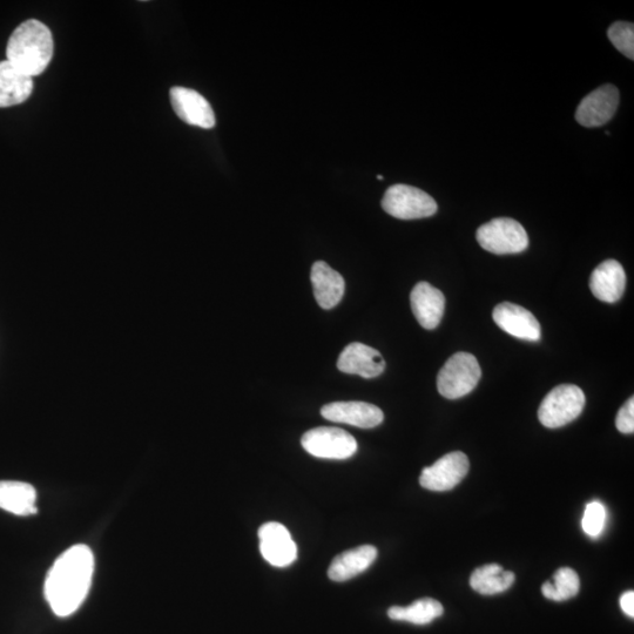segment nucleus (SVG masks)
<instances>
[{
  "instance_id": "f257e3e1",
  "label": "nucleus",
  "mask_w": 634,
  "mask_h": 634,
  "mask_svg": "<svg viewBox=\"0 0 634 634\" xmlns=\"http://www.w3.org/2000/svg\"><path fill=\"white\" fill-rule=\"evenodd\" d=\"M93 572V553L83 544L72 546L53 564L45 582V597L58 617H69L82 606Z\"/></svg>"
},
{
  "instance_id": "f03ea898",
  "label": "nucleus",
  "mask_w": 634,
  "mask_h": 634,
  "mask_svg": "<svg viewBox=\"0 0 634 634\" xmlns=\"http://www.w3.org/2000/svg\"><path fill=\"white\" fill-rule=\"evenodd\" d=\"M52 33L36 19L26 20L12 32L6 46V60L30 77L39 76L53 58Z\"/></svg>"
},
{
  "instance_id": "7ed1b4c3",
  "label": "nucleus",
  "mask_w": 634,
  "mask_h": 634,
  "mask_svg": "<svg viewBox=\"0 0 634 634\" xmlns=\"http://www.w3.org/2000/svg\"><path fill=\"white\" fill-rule=\"evenodd\" d=\"M482 376L480 363L469 353H456L437 376V389L445 399L457 400L477 387Z\"/></svg>"
},
{
  "instance_id": "20e7f679",
  "label": "nucleus",
  "mask_w": 634,
  "mask_h": 634,
  "mask_svg": "<svg viewBox=\"0 0 634 634\" xmlns=\"http://www.w3.org/2000/svg\"><path fill=\"white\" fill-rule=\"evenodd\" d=\"M584 407L583 390L575 384H562L545 396L538 410V418L544 427L557 429L575 421Z\"/></svg>"
},
{
  "instance_id": "39448f33",
  "label": "nucleus",
  "mask_w": 634,
  "mask_h": 634,
  "mask_svg": "<svg viewBox=\"0 0 634 634\" xmlns=\"http://www.w3.org/2000/svg\"><path fill=\"white\" fill-rule=\"evenodd\" d=\"M477 241L485 251L498 255L522 253L529 246L524 227L509 218L494 219L478 228Z\"/></svg>"
},
{
  "instance_id": "423d86ee",
  "label": "nucleus",
  "mask_w": 634,
  "mask_h": 634,
  "mask_svg": "<svg viewBox=\"0 0 634 634\" xmlns=\"http://www.w3.org/2000/svg\"><path fill=\"white\" fill-rule=\"evenodd\" d=\"M382 208L391 217L401 220L429 218L437 212L436 201L428 193L402 184L388 188L382 199Z\"/></svg>"
},
{
  "instance_id": "0eeeda50",
  "label": "nucleus",
  "mask_w": 634,
  "mask_h": 634,
  "mask_svg": "<svg viewBox=\"0 0 634 634\" xmlns=\"http://www.w3.org/2000/svg\"><path fill=\"white\" fill-rule=\"evenodd\" d=\"M308 454L325 460H347L356 454L357 442L346 430L321 427L307 431L301 438Z\"/></svg>"
},
{
  "instance_id": "6e6552de",
  "label": "nucleus",
  "mask_w": 634,
  "mask_h": 634,
  "mask_svg": "<svg viewBox=\"0 0 634 634\" xmlns=\"http://www.w3.org/2000/svg\"><path fill=\"white\" fill-rule=\"evenodd\" d=\"M260 551L275 568H287L298 558V546L285 525L276 522L263 524L259 529Z\"/></svg>"
},
{
  "instance_id": "1a4fd4ad",
  "label": "nucleus",
  "mask_w": 634,
  "mask_h": 634,
  "mask_svg": "<svg viewBox=\"0 0 634 634\" xmlns=\"http://www.w3.org/2000/svg\"><path fill=\"white\" fill-rule=\"evenodd\" d=\"M467 455L455 451L422 471L420 484L431 491H449L460 484L469 471Z\"/></svg>"
},
{
  "instance_id": "9d476101",
  "label": "nucleus",
  "mask_w": 634,
  "mask_h": 634,
  "mask_svg": "<svg viewBox=\"0 0 634 634\" xmlns=\"http://www.w3.org/2000/svg\"><path fill=\"white\" fill-rule=\"evenodd\" d=\"M618 106L619 91L617 87L605 85L580 101L576 120L584 127L603 126L615 116Z\"/></svg>"
},
{
  "instance_id": "9b49d317",
  "label": "nucleus",
  "mask_w": 634,
  "mask_h": 634,
  "mask_svg": "<svg viewBox=\"0 0 634 634\" xmlns=\"http://www.w3.org/2000/svg\"><path fill=\"white\" fill-rule=\"evenodd\" d=\"M175 114L186 124L211 130L217 124L211 104L197 91L173 87L170 92Z\"/></svg>"
},
{
  "instance_id": "f8f14e48",
  "label": "nucleus",
  "mask_w": 634,
  "mask_h": 634,
  "mask_svg": "<svg viewBox=\"0 0 634 634\" xmlns=\"http://www.w3.org/2000/svg\"><path fill=\"white\" fill-rule=\"evenodd\" d=\"M496 325L517 339L537 342L541 340L542 329L536 316L515 303L504 302L492 313Z\"/></svg>"
},
{
  "instance_id": "ddd939ff",
  "label": "nucleus",
  "mask_w": 634,
  "mask_h": 634,
  "mask_svg": "<svg viewBox=\"0 0 634 634\" xmlns=\"http://www.w3.org/2000/svg\"><path fill=\"white\" fill-rule=\"evenodd\" d=\"M328 421L345 423L361 429H372L384 420L383 411L366 402H334L321 409Z\"/></svg>"
},
{
  "instance_id": "4468645a",
  "label": "nucleus",
  "mask_w": 634,
  "mask_h": 634,
  "mask_svg": "<svg viewBox=\"0 0 634 634\" xmlns=\"http://www.w3.org/2000/svg\"><path fill=\"white\" fill-rule=\"evenodd\" d=\"M337 368L342 373L359 375L364 379H374L384 372L386 361L379 350L360 342H354L350 343L341 353L339 360H337Z\"/></svg>"
},
{
  "instance_id": "2eb2a0df",
  "label": "nucleus",
  "mask_w": 634,
  "mask_h": 634,
  "mask_svg": "<svg viewBox=\"0 0 634 634\" xmlns=\"http://www.w3.org/2000/svg\"><path fill=\"white\" fill-rule=\"evenodd\" d=\"M411 310L424 329H435L444 314L445 298L441 290L428 282H420L410 294Z\"/></svg>"
},
{
  "instance_id": "dca6fc26",
  "label": "nucleus",
  "mask_w": 634,
  "mask_h": 634,
  "mask_svg": "<svg viewBox=\"0 0 634 634\" xmlns=\"http://www.w3.org/2000/svg\"><path fill=\"white\" fill-rule=\"evenodd\" d=\"M314 296L323 309H332L339 305L345 295L346 282L343 276L325 261H317L310 273Z\"/></svg>"
},
{
  "instance_id": "f3484780",
  "label": "nucleus",
  "mask_w": 634,
  "mask_h": 634,
  "mask_svg": "<svg viewBox=\"0 0 634 634\" xmlns=\"http://www.w3.org/2000/svg\"><path fill=\"white\" fill-rule=\"evenodd\" d=\"M626 274L624 268L616 260H606L593 271L590 289L600 301L615 303L624 294Z\"/></svg>"
},
{
  "instance_id": "a211bd4d",
  "label": "nucleus",
  "mask_w": 634,
  "mask_h": 634,
  "mask_svg": "<svg viewBox=\"0 0 634 634\" xmlns=\"http://www.w3.org/2000/svg\"><path fill=\"white\" fill-rule=\"evenodd\" d=\"M376 558L377 549L373 545H362L359 548L342 552L330 564L328 576L333 582H347V580L359 576L369 569Z\"/></svg>"
},
{
  "instance_id": "6ab92c4d",
  "label": "nucleus",
  "mask_w": 634,
  "mask_h": 634,
  "mask_svg": "<svg viewBox=\"0 0 634 634\" xmlns=\"http://www.w3.org/2000/svg\"><path fill=\"white\" fill-rule=\"evenodd\" d=\"M32 91V77L16 69L8 60L0 62V107L23 104Z\"/></svg>"
},
{
  "instance_id": "aec40b11",
  "label": "nucleus",
  "mask_w": 634,
  "mask_h": 634,
  "mask_svg": "<svg viewBox=\"0 0 634 634\" xmlns=\"http://www.w3.org/2000/svg\"><path fill=\"white\" fill-rule=\"evenodd\" d=\"M37 492L23 482L0 481V509L17 516L37 514Z\"/></svg>"
},
{
  "instance_id": "412c9836",
  "label": "nucleus",
  "mask_w": 634,
  "mask_h": 634,
  "mask_svg": "<svg viewBox=\"0 0 634 634\" xmlns=\"http://www.w3.org/2000/svg\"><path fill=\"white\" fill-rule=\"evenodd\" d=\"M515 579L514 572L505 571L498 564H488L472 573L470 585L481 595L492 596L510 589Z\"/></svg>"
},
{
  "instance_id": "4be33fe9",
  "label": "nucleus",
  "mask_w": 634,
  "mask_h": 634,
  "mask_svg": "<svg viewBox=\"0 0 634 634\" xmlns=\"http://www.w3.org/2000/svg\"><path fill=\"white\" fill-rule=\"evenodd\" d=\"M444 609L435 599L423 598L415 603L403 607L393 606L388 611L390 619L397 622H408L415 625H427L443 615Z\"/></svg>"
},
{
  "instance_id": "5701e85b",
  "label": "nucleus",
  "mask_w": 634,
  "mask_h": 634,
  "mask_svg": "<svg viewBox=\"0 0 634 634\" xmlns=\"http://www.w3.org/2000/svg\"><path fill=\"white\" fill-rule=\"evenodd\" d=\"M580 579L575 570L569 568L559 569L553 575L552 582H546L542 586L543 596L555 602H564L578 595Z\"/></svg>"
},
{
  "instance_id": "b1692460",
  "label": "nucleus",
  "mask_w": 634,
  "mask_h": 634,
  "mask_svg": "<svg viewBox=\"0 0 634 634\" xmlns=\"http://www.w3.org/2000/svg\"><path fill=\"white\" fill-rule=\"evenodd\" d=\"M607 36L619 52L634 59V26L632 23L617 22L610 26Z\"/></svg>"
},
{
  "instance_id": "393cba45",
  "label": "nucleus",
  "mask_w": 634,
  "mask_h": 634,
  "mask_svg": "<svg viewBox=\"0 0 634 634\" xmlns=\"http://www.w3.org/2000/svg\"><path fill=\"white\" fill-rule=\"evenodd\" d=\"M606 524V510L602 503L592 502L586 505L582 519V528L586 535L598 538L603 534Z\"/></svg>"
},
{
  "instance_id": "a878e982",
  "label": "nucleus",
  "mask_w": 634,
  "mask_h": 634,
  "mask_svg": "<svg viewBox=\"0 0 634 634\" xmlns=\"http://www.w3.org/2000/svg\"><path fill=\"white\" fill-rule=\"evenodd\" d=\"M616 426L620 433H634V399L631 397L618 411Z\"/></svg>"
},
{
  "instance_id": "bb28decb",
  "label": "nucleus",
  "mask_w": 634,
  "mask_h": 634,
  "mask_svg": "<svg viewBox=\"0 0 634 634\" xmlns=\"http://www.w3.org/2000/svg\"><path fill=\"white\" fill-rule=\"evenodd\" d=\"M620 606L626 616L634 617V592L627 591L622 597H620Z\"/></svg>"
},
{
  "instance_id": "cd10ccee",
  "label": "nucleus",
  "mask_w": 634,
  "mask_h": 634,
  "mask_svg": "<svg viewBox=\"0 0 634 634\" xmlns=\"http://www.w3.org/2000/svg\"><path fill=\"white\" fill-rule=\"evenodd\" d=\"M377 179L383 180L384 178L382 177V175H377Z\"/></svg>"
}]
</instances>
